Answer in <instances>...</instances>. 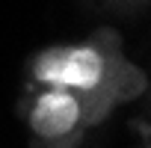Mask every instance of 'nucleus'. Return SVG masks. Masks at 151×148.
<instances>
[{"instance_id": "f03ea898", "label": "nucleus", "mask_w": 151, "mask_h": 148, "mask_svg": "<svg viewBox=\"0 0 151 148\" xmlns=\"http://www.w3.org/2000/svg\"><path fill=\"white\" fill-rule=\"evenodd\" d=\"M77 121H80V104H77V98L68 95L65 89H56V86L50 92L39 95L36 98V107L30 113L33 130L39 136H47V139L68 133Z\"/></svg>"}, {"instance_id": "f257e3e1", "label": "nucleus", "mask_w": 151, "mask_h": 148, "mask_svg": "<svg viewBox=\"0 0 151 148\" xmlns=\"http://www.w3.org/2000/svg\"><path fill=\"white\" fill-rule=\"evenodd\" d=\"M33 74L56 89H92L104 77V59L92 47H50L36 59Z\"/></svg>"}]
</instances>
